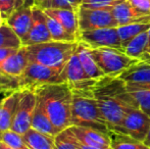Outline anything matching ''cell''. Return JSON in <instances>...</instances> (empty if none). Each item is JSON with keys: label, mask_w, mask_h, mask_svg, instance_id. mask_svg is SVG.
Returning a JSON list of instances; mask_svg holds the SVG:
<instances>
[{"label": "cell", "mask_w": 150, "mask_h": 149, "mask_svg": "<svg viewBox=\"0 0 150 149\" xmlns=\"http://www.w3.org/2000/svg\"><path fill=\"white\" fill-rule=\"evenodd\" d=\"M93 93L109 131L119 132L127 112L131 108H139L126 83L119 77L105 76L98 80L93 87Z\"/></svg>", "instance_id": "1"}, {"label": "cell", "mask_w": 150, "mask_h": 149, "mask_svg": "<svg viewBox=\"0 0 150 149\" xmlns=\"http://www.w3.org/2000/svg\"><path fill=\"white\" fill-rule=\"evenodd\" d=\"M36 94L59 133L71 127L73 90L67 83L41 86L36 89Z\"/></svg>", "instance_id": "2"}, {"label": "cell", "mask_w": 150, "mask_h": 149, "mask_svg": "<svg viewBox=\"0 0 150 149\" xmlns=\"http://www.w3.org/2000/svg\"><path fill=\"white\" fill-rule=\"evenodd\" d=\"M71 126L93 128L104 133L109 132L107 123L93 93V89L73 90Z\"/></svg>", "instance_id": "3"}, {"label": "cell", "mask_w": 150, "mask_h": 149, "mask_svg": "<svg viewBox=\"0 0 150 149\" xmlns=\"http://www.w3.org/2000/svg\"><path fill=\"white\" fill-rule=\"evenodd\" d=\"M79 41L60 42L49 41L40 44L25 46L31 61L55 68L62 72L64 66L74 55Z\"/></svg>", "instance_id": "4"}, {"label": "cell", "mask_w": 150, "mask_h": 149, "mask_svg": "<svg viewBox=\"0 0 150 149\" xmlns=\"http://www.w3.org/2000/svg\"><path fill=\"white\" fill-rule=\"evenodd\" d=\"M91 51L99 68L105 76L109 77H119L122 72L140 61L139 59L127 55L124 50L115 48H91Z\"/></svg>", "instance_id": "5"}, {"label": "cell", "mask_w": 150, "mask_h": 149, "mask_svg": "<svg viewBox=\"0 0 150 149\" xmlns=\"http://www.w3.org/2000/svg\"><path fill=\"white\" fill-rule=\"evenodd\" d=\"M64 83L61 78V72L55 68L30 61L24 74L20 77L21 90L34 89L49 84Z\"/></svg>", "instance_id": "6"}, {"label": "cell", "mask_w": 150, "mask_h": 149, "mask_svg": "<svg viewBox=\"0 0 150 149\" xmlns=\"http://www.w3.org/2000/svg\"><path fill=\"white\" fill-rule=\"evenodd\" d=\"M37 105V94L34 89H23L16 104L11 130L24 135L31 129L32 119Z\"/></svg>", "instance_id": "7"}, {"label": "cell", "mask_w": 150, "mask_h": 149, "mask_svg": "<svg viewBox=\"0 0 150 149\" xmlns=\"http://www.w3.org/2000/svg\"><path fill=\"white\" fill-rule=\"evenodd\" d=\"M78 41L86 44L92 49L109 47L124 50L117 28H102L89 31H81Z\"/></svg>", "instance_id": "8"}, {"label": "cell", "mask_w": 150, "mask_h": 149, "mask_svg": "<svg viewBox=\"0 0 150 149\" xmlns=\"http://www.w3.org/2000/svg\"><path fill=\"white\" fill-rule=\"evenodd\" d=\"M79 28L81 31H89L102 28H117V20L110 9H90L80 7L78 10Z\"/></svg>", "instance_id": "9"}, {"label": "cell", "mask_w": 150, "mask_h": 149, "mask_svg": "<svg viewBox=\"0 0 150 149\" xmlns=\"http://www.w3.org/2000/svg\"><path fill=\"white\" fill-rule=\"evenodd\" d=\"M61 78L62 81L71 87V90L93 89L97 83V80L90 78L85 72L77 52L74 53L62 70Z\"/></svg>", "instance_id": "10"}, {"label": "cell", "mask_w": 150, "mask_h": 149, "mask_svg": "<svg viewBox=\"0 0 150 149\" xmlns=\"http://www.w3.org/2000/svg\"><path fill=\"white\" fill-rule=\"evenodd\" d=\"M150 128V117L140 108H131L125 115L119 133L127 134L134 139L144 141Z\"/></svg>", "instance_id": "11"}, {"label": "cell", "mask_w": 150, "mask_h": 149, "mask_svg": "<svg viewBox=\"0 0 150 149\" xmlns=\"http://www.w3.org/2000/svg\"><path fill=\"white\" fill-rule=\"evenodd\" d=\"M52 41L47 23H46L45 12L39 6L33 7V24L28 35L22 41L23 46L40 44L44 42Z\"/></svg>", "instance_id": "12"}, {"label": "cell", "mask_w": 150, "mask_h": 149, "mask_svg": "<svg viewBox=\"0 0 150 149\" xmlns=\"http://www.w3.org/2000/svg\"><path fill=\"white\" fill-rule=\"evenodd\" d=\"M112 13L119 27L132 24H150V14L137 9L128 0H124L115 6Z\"/></svg>", "instance_id": "13"}, {"label": "cell", "mask_w": 150, "mask_h": 149, "mask_svg": "<svg viewBox=\"0 0 150 149\" xmlns=\"http://www.w3.org/2000/svg\"><path fill=\"white\" fill-rule=\"evenodd\" d=\"M71 129L77 139L86 145L100 147L102 149H111L109 132L104 133L93 128L78 127V126H71Z\"/></svg>", "instance_id": "14"}, {"label": "cell", "mask_w": 150, "mask_h": 149, "mask_svg": "<svg viewBox=\"0 0 150 149\" xmlns=\"http://www.w3.org/2000/svg\"><path fill=\"white\" fill-rule=\"evenodd\" d=\"M119 78L126 84L150 83V55L147 52H144L140 61L122 72Z\"/></svg>", "instance_id": "15"}, {"label": "cell", "mask_w": 150, "mask_h": 149, "mask_svg": "<svg viewBox=\"0 0 150 149\" xmlns=\"http://www.w3.org/2000/svg\"><path fill=\"white\" fill-rule=\"evenodd\" d=\"M5 23L23 41L33 24V7L16 8Z\"/></svg>", "instance_id": "16"}, {"label": "cell", "mask_w": 150, "mask_h": 149, "mask_svg": "<svg viewBox=\"0 0 150 149\" xmlns=\"http://www.w3.org/2000/svg\"><path fill=\"white\" fill-rule=\"evenodd\" d=\"M30 57L27 52L25 46L18 48V51L10 55L4 62L0 64V68L5 74L13 76V77H21L30 64Z\"/></svg>", "instance_id": "17"}, {"label": "cell", "mask_w": 150, "mask_h": 149, "mask_svg": "<svg viewBox=\"0 0 150 149\" xmlns=\"http://www.w3.org/2000/svg\"><path fill=\"white\" fill-rule=\"evenodd\" d=\"M20 91L21 90H18L8 93L5 97L0 99V133L11 130L16 104L20 97Z\"/></svg>", "instance_id": "18"}, {"label": "cell", "mask_w": 150, "mask_h": 149, "mask_svg": "<svg viewBox=\"0 0 150 149\" xmlns=\"http://www.w3.org/2000/svg\"><path fill=\"white\" fill-rule=\"evenodd\" d=\"M43 10L46 14L55 18L58 23H60L65 28V30L69 31L71 34L79 38L80 28L78 11L71 9H60V8H49V9Z\"/></svg>", "instance_id": "19"}, {"label": "cell", "mask_w": 150, "mask_h": 149, "mask_svg": "<svg viewBox=\"0 0 150 149\" xmlns=\"http://www.w3.org/2000/svg\"><path fill=\"white\" fill-rule=\"evenodd\" d=\"M76 52L79 56V59L81 61L82 66H83L84 70L90 78L98 81V80L105 77V74L97 64L89 46L82 43V42H79Z\"/></svg>", "instance_id": "20"}, {"label": "cell", "mask_w": 150, "mask_h": 149, "mask_svg": "<svg viewBox=\"0 0 150 149\" xmlns=\"http://www.w3.org/2000/svg\"><path fill=\"white\" fill-rule=\"evenodd\" d=\"M31 128L36 130V131L40 132V133L46 134V135H49V136H53V137H55L57 134H59L58 130L54 127L50 117L46 113L42 103L38 99H37V105H36L35 112H34L33 114V119H32Z\"/></svg>", "instance_id": "21"}, {"label": "cell", "mask_w": 150, "mask_h": 149, "mask_svg": "<svg viewBox=\"0 0 150 149\" xmlns=\"http://www.w3.org/2000/svg\"><path fill=\"white\" fill-rule=\"evenodd\" d=\"M26 143L32 149H55V137L31 129L24 134Z\"/></svg>", "instance_id": "22"}, {"label": "cell", "mask_w": 150, "mask_h": 149, "mask_svg": "<svg viewBox=\"0 0 150 149\" xmlns=\"http://www.w3.org/2000/svg\"><path fill=\"white\" fill-rule=\"evenodd\" d=\"M111 149H150L144 142L134 139L127 134L109 131Z\"/></svg>", "instance_id": "23"}, {"label": "cell", "mask_w": 150, "mask_h": 149, "mask_svg": "<svg viewBox=\"0 0 150 149\" xmlns=\"http://www.w3.org/2000/svg\"><path fill=\"white\" fill-rule=\"evenodd\" d=\"M46 23H47L48 29H49L50 35L53 41H60V42H75L78 41V38L74 36L73 34L65 30V28L58 23L55 18H51L48 14H46Z\"/></svg>", "instance_id": "24"}, {"label": "cell", "mask_w": 150, "mask_h": 149, "mask_svg": "<svg viewBox=\"0 0 150 149\" xmlns=\"http://www.w3.org/2000/svg\"><path fill=\"white\" fill-rule=\"evenodd\" d=\"M149 29H150V24H132V25H126V26L117 27V31H119L122 49H125V47L135 37L140 35L141 33L146 32Z\"/></svg>", "instance_id": "25"}, {"label": "cell", "mask_w": 150, "mask_h": 149, "mask_svg": "<svg viewBox=\"0 0 150 149\" xmlns=\"http://www.w3.org/2000/svg\"><path fill=\"white\" fill-rule=\"evenodd\" d=\"M147 42H148V31L141 33L137 37H135L128 45L125 47L124 51L130 57L136 58L140 60L141 56L146 50Z\"/></svg>", "instance_id": "26"}, {"label": "cell", "mask_w": 150, "mask_h": 149, "mask_svg": "<svg viewBox=\"0 0 150 149\" xmlns=\"http://www.w3.org/2000/svg\"><path fill=\"white\" fill-rule=\"evenodd\" d=\"M23 46L22 40L18 35L6 25L0 27V48L1 47H14L21 48Z\"/></svg>", "instance_id": "27"}, {"label": "cell", "mask_w": 150, "mask_h": 149, "mask_svg": "<svg viewBox=\"0 0 150 149\" xmlns=\"http://www.w3.org/2000/svg\"><path fill=\"white\" fill-rule=\"evenodd\" d=\"M76 139L71 127L67 128L55 136V149H78Z\"/></svg>", "instance_id": "28"}, {"label": "cell", "mask_w": 150, "mask_h": 149, "mask_svg": "<svg viewBox=\"0 0 150 149\" xmlns=\"http://www.w3.org/2000/svg\"><path fill=\"white\" fill-rule=\"evenodd\" d=\"M82 0H45L39 6L42 9L49 8H60V9H71L78 11L81 7Z\"/></svg>", "instance_id": "29"}, {"label": "cell", "mask_w": 150, "mask_h": 149, "mask_svg": "<svg viewBox=\"0 0 150 149\" xmlns=\"http://www.w3.org/2000/svg\"><path fill=\"white\" fill-rule=\"evenodd\" d=\"M124 0H82L81 7L90 9H110Z\"/></svg>", "instance_id": "30"}, {"label": "cell", "mask_w": 150, "mask_h": 149, "mask_svg": "<svg viewBox=\"0 0 150 149\" xmlns=\"http://www.w3.org/2000/svg\"><path fill=\"white\" fill-rule=\"evenodd\" d=\"M129 92L137 101L139 108L150 117V90H133Z\"/></svg>", "instance_id": "31"}, {"label": "cell", "mask_w": 150, "mask_h": 149, "mask_svg": "<svg viewBox=\"0 0 150 149\" xmlns=\"http://www.w3.org/2000/svg\"><path fill=\"white\" fill-rule=\"evenodd\" d=\"M16 0H0V11L5 20L16 10Z\"/></svg>", "instance_id": "32"}, {"label": "cell", "mask_w": 150, "mask_h": 149, "mask_svg": "<svg viewBox=\"0 0 150 149\" xmlns=\"http://www.w3.org/2000/svg\"><path fill=\"white\" fill-rule=\"evenodd\" d=\"M128 1L140 11L150 14V0H128Z\"/></svg>", "instance_id": "33"}, {"label": "cell", "mask_w": 150, "mask_h": 149, "mask_svg": "<svg viewBox=\"0 0 150 149\" xmlns=\"http://www.w3.org/2000/svg\"><path fill=\"white\" fill-rule=\"evenodd\" d=\"M18 48L14 47H1L0 48V64L4 62L10 55L16 53Z\"/></svg>", "instance_id": "34"}, {"label": "cell", "mask_w": 150, "mask_h": 149, "mask_svg": "<svg viewBox=\"0 0 150 149\" xmlns=\"http://www.w3.org/2000/svg\"><path fill=\"white\" fill-rule=\"evenodd\" d=\"M128 91L133 90H150V83L148 84H126Z\"/></svg>", "instance_id": "35"}, {"label": "cell", "mask_w": 150, "mask_h": 149, "mask_svg": "<svg viewBox=\"0 0 150 149\" xmlns=\"http://www.w3.org/2000/svg\"><path fill=\"white\" fill-rule=\"evenodd\" d=\"M16 9L21 7H34L36 6V0H16Z\"/></svg>", "instance_id": "36"}, {"label": "cell", "mask_w": 150, "mask_h": 149, "mask_svg": "<svg viewBox=\"0 0 150 149\" xmlns=\"http://www.w3.org/2000/svg\"><path fill=\"white\" fill-rule=\"evenodd\" d=\"M77 138V137H76ZM76 145H77L78 149H102L100 147H95V146H90V145H86V144L80 142L78 139H76Z\"/></svg>", "instance_id": "37"}, {"label": "cell", "mask_w": 150, "mask_h": 149, "mask_svg": "<svg viewBox=\"0 0 150 149\" xmlns=\"http://www.w3.org/2000/svg\"><path fill=\"white\" fill-rule=\"evenodd\" d=\"M0 149H16V148H14V147H12V146L8 145V144L4 143V142L0 141Z\"/></svg>", "instance_id": "38"}, {"label": "cell", "mask_w": 150, "mask_h": 149, "mask_svg": "<svg viewBox=\"0 0 150 149\" xmlns=\"http://www.w3.org/2000/svg\"><path fill=\"white\" fill-rule=\"evenodd\" d=\"M145 52H147V53L150 55V29L148 30V42H147V46H146Z\"/></svg>", "instance_id": "39"}, {"label": "cell", "mask_w": 150, "mask_h": 149, "mask_svg": "<svg viewBox=\"0 0 150 149\" xmlns=\"http://www.w3.org/2000/svg\"><path fill=\"white\" fill-rule=\"evenodd\" d=\"M145 144H146L147 146H149L150 147V128H149V131H148V134H147V136H146V138H145V140L144 141Z\"/></svg>", "instance_id": "40"}, {"label": "cell", "mask_w": 150, "mask_h": 149, "mask_svg": "<svg viewBox=\"0 0 150 149\" xmlns=\"http://www.w3.org/2000/svg\"><path fill=\"white\" fill-rule=\"evenodd\" d=\"M4 24H5V20L3 18V16H2V14H1V11H0V27L3 26Z\"/></svg>", "instance_id": "41"}, {"label": "cell", "mask_w": 150, "mask_h": 149, "mask_svg": "<svg viewBox=\"0 0 150 149\" xmlns=\"http://www.w3.org/2000/svg\"><path fill=\"white\" fill-rule=\"evenodd\" d=\"M44 1H45V0H36V5H37V6H40L42 3H43Z\"/></svg>", "instance_id": "42"}, {"label": "cell", "mask_w": 150, "mask_h": 149, "mask_svg": "<svg viewBox=\"0 0 150 149\" xmlns=\"http://www.w3.org/2000/svg\"><path fill=\"white\" fill-rule=\"evenodd\" d=\"M2 72H3V71H2V70H1V68H0V74H1V73H2Z\"/></svg>", "instance_id": "43"}]
</instances>
